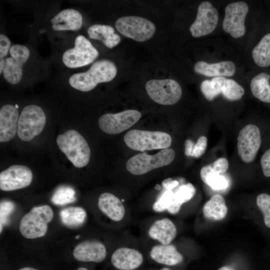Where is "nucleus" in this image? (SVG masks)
<instances>
[{
    "instance_id": "nucleus-33",
    "label": "nucleus",
    "mask_w": 270,
    "mask_h": 270,
    "mask_svg": "<svg viewBox=\"0 0 270 270\" xmlns=\"http://www.w3.org/2000/svg\"><path fill=\"white\" fill-rule=\"evenodd\" d=\"M206 184L214 190H223L228 185V178L220 174H210L200 177Z\"/></svg>"
},
{
    "instance_id": "nucleus-36",
    "label": "nucleus",
    "mask_w": 270,
    "mask_h": 270,
    "mask_svg": "<svg viewBox=\"0 0 270 270\" xmlns=\"http://www.w3.org/2000/svg\"><path fill=\"white\" fill-rule=\"evenodd\" d=\"M15 208L14 203L9 200H3L0 204V232L4 225L8 220L10 215L12 212Z\"/></svg>"
},
{
    "instance_id": "nucleus-21",
    "label": "nucleus",
    "mask_w": 270,
    "mask_h": 270,
    "mask_svg": "<svg viewBox=\"0 0 270 270\" xmlns=\"http://www.w3.org/2000/svg\"><path fill=\"white\" fill-rule=\"evenodd\" d=\"M177 230L174 223L169 218L156 220L150 226V237L162 244H170L176 235Z\"/></svg>"
},
{
    "instance_id": "nucleus-7",
    "label": "nucleus",
    "mask_w": 270,
    "mask_h": 270,
    "mask_svg": "<svg viewBox=\"0 0 270 270\" xmlns=\"http://www.w3.org/2000/svg\"><path fill=\"white\" fill-rule=\"evenodd\" d=\"M115 27L124 36L138 42L148 40L156 32V26L152 22L137 16L120 17L116 20Z\"/></svg>"
},
{
    "instance_id": "nucleus-42",
    "label": "nucleus",
    "mask_w": 270,
    "mask_h": 270,
    "mask_svg": "<svg viewBox=\"0 0 270 270\" xmlns=\"http://www.w3.org/2000/svg\"><path fill=\"white\" fill-rule=\"evenodd\" d=\"M218 270H234L228 266H224L219 268Z\"/></svg>"
},
{
    "instance_id": "nucleus-6",
    "label": "nucleus",
    "mask_w": 270,
    "mask_h": 270,
    "mask_svg": "<svg viewBox=\"0 0 270 270\" xmlns=\"http://www.w3.org/2000/svg\"><path fill=\"white\" fill-rule=\"evenodd\" d=\"M46 116L43 110L38 106L30 104L25 106L19 116L18 135L24 141H30L43 130Z\"/></svg>"
},
{
    "instance_id": "nucleus-31",
    "label": "nucleus",
    "mask_w": 270,
    "mask_h": 270,
    "mask_svg": "<svg viewBox=\"0 0 270 270\" xmlns=\"http://www.w3.org/2000/svg\"><path fill=\"white\" fill-rule=\"evenodd\" d=\"M256 202L262 214L263 225L270 232V194L264 192L259 194Z\"/></svg>"
},
{
    "instance_id": "nucleus-14",
    "label": "nucleus",
    "mask_w": 270,
    "mask_h": 270,
    "mask_svg": "<svg viewBox=\"0 0 270 270\" xmlns=\"http://www.w3.org/2000/svg\"><path fill=\"white\" fill-rule=\"evenodd\" d=\"M218 20V11L212 4L208 2H201L196 20L190 28L192 36L198 38L210 34L216 27Z\"/></svg>"
},
{
    "instance_id": "nucleus-9",
    "label": "nucleus",
    "mask_w": 270,
    "mask_h": 270,
    "mask_svg": "<svg viewBox=\"0 0 270 270\" xmlns=\"http://www.w3.org/2000/svg\"><path fill=\"white\" fill-rule=\"evenodd\" d=\"M146 90L150 98L162 105H172L180 98L182 90L180 84L172 79H154L146 84Z\"/></svg>"
},
{
    "instance_id": "nucleus-27",
    "label": "nucleus",
    "mask_w": 270,
    "mask_h": 270,
    "mask_svg": "<svg viewBox=\"0 0 270 270\" xmlns=\"http://www.w3.org/2000/svg\"><path fill=\"white\" fill-rule=\"evenodd\" d=\"M62 224L69 228H76L86 222V212L82 208L70 206L62 209L60 212Z\"/></svg>"
},
{
    "instance_id": "nucleus-30",
    "label": "nucleus",
    "mask_w": 270,
    "mask_h": 270,
    "mask_svg": "<svg viewBox=\"0 0 270 270\" xmlns=\"http://www.w3.org/2000/svg\"><path fill=\"white\" fill-rule=\"evenodd\" d=\"M244 90V88L232 79L224 78L222 94L227 100L234 101L242 98Z\"/></svg>"
},
{
    "instance_id": "nucleus-37",
    "label": "nucleus",
    "mask_w": 270,
    "mask_h": 270,
    "mask_svg": "<svg viewBox=\"0 0 270 270\" xmlns=\"http://www.w3.org/2000/svg\"><path fill=\"white\" fill-rule=\"evenodd\" d=\"M208 144V140L206 136H200L194 147L191 156L199 158L205 152Z\"/></svg>"
},
{
    "instance_id": "nucleus-24",
    "label": "nucleus",
    "mask_w": 270,
    "mask_h": 270,
    "mask_svg": "<svg viewBox=\"0 0 270 270\" xmlns=\"http://www.w3.org/2000/svg\"><path fill=\"white\" fill-rule=\"evenodd\" d=\"M90 38L102 42L106 47L112 48L120 42V36L114 33V28L110 26L96 24L87 30Z\"/></svg>"
},
{
    "instance_id": "nucleus-4",
    "label": "nucleus",
    "mask_w": 270,
    "mask_h": 270,
    "mask_svg": "<svg viewBox=\"0 0 270 270\" xmlns=\"http://www.w3.org/2000/svg\"><path fill=\"white\" fill-rule=\"evenodd\" d=\"M54 217L52 208L48 205L33 207L21 219L19 230L25 238L33 239L44 236L48 224Z\"/></svg>"
},
{
    "instance_id": "nucleus-35",
    "label": "nucleus",
    "mask_w": 270,
    "mask_h": 270,
    "mask_svg": "<svg viewBox=\"0 0 270 270\" xmlns=\"http://www.w3.org/2000/svg\"><path fill=\"white\" fill-rule=\"evenodd\" d=\"M166 190L154 202L152 208L156 212H163L167 210L174 202V191Z\"/></svg>"
},
{
    "instance_id": "nucleus-10",
    "label": "nucleus",
    "mask_w": 270,
    "mask_h": 270,
    "mask_svg": "<svg viewBox=\"0 0 270 270\" xmlns=\"http://www.w3.org/2000/svg\"><path fill=\"white\" fill-rule=\"evenodd\" d=\"M261 132L255 124H248L240 132L238 137V152L242 160L246 163L252 162L260 148Z\"/></svg>"
},
{
    "instance_id": "nucleus-5",
    "label": "nucleus",
    "mask_w": 270,
    "mask_h": 270,
    "mask_svg": "<svg viewBox=\"0 0 270 270\" xmlns=\"http://www.w3.org/2000/svg\"><path fill=\"white\" fill-rule=\"evenodd\" d=\"M174 157V151L170 148L162 149L154 155L140 153L128 160L126 168L132 174L142 175L155 168L169 164Z\"/></svg>"
},
{
    "instance_id": "nucleus-11",
    "label": "nucleus",
    "mask_w": 270,
    "mask_h": 270,
    "mask_svg": "<svg viewBox=\"0 0 270 270\" xmlns=\"http://www.w3.org/2000/svg\"><path fill=\"white\" fill-rule=\"evenodd\" d=\"M141 116V113L136 110H128L116 114H106L100 118L98 124L104 132L116 134L130 128Z\"/></svg>"
},
{
    "instance_id": "nucleus-38",
    "label": "nucleus",
    "mask_w": 270,
    "mask_h": 270,
    "mask_svg": "<svg viewBox=\"0 0 270 270\" xmlns=\"http://www.w3.org/2000/svg\"><path fill=\"white\" fill-rule=\"evenodd\" d=\"M260 165L263 176L266 178H270V148L262 154Z\"/></svg>"
},
{
    "instance_id": "nucleus-23",
    "label": "nucleus",
    "mask_w": 270,
    "mask_h": 270,
    "mask_svg": "<svg viewBox=\"0 0 270 270\" xmlns=\"http://www.w3.org/2000/svg\"><path fill=\"white\" fill-rule=\"evenodd\" d=\"M150 256L156 262L167 266L176 265L184 260L182 254L172 244L154 246L150 250Z\"/></svg>"
},
{
    "instance_id": "nucleus-41",
    "label": "nucleus",
    "mask_w": 270,
    "mask_h": 270,
    "mask_svg": "<svg viewBox=\"0 0 270 270\" xmlns=\"http://www.w3.org/2000/svg\"><path fill=\"white\" fill-rule=\"evenodd\" d=\"M194 144L191 140L188 139L186 141L184 153L186 156H191Z\"/></svg>"
},
{
    "instance_id": "nucleus-46",
    "label": "nucleus",
    "mask_w": 270,
    "mask_h": 270,
    "mask_svg": "<svg viewBox=\"0 0 270 270\" xmlns=\"http://www.w3.org/2000/svg\"><path fill=\"white\" fill-rule=\"evenodd\" d=\"M80 237V236L79 235H77V236H76L75 238H76V239H78V238Z\"/></svg>"
},
{
    "instance_id": "nucleus-25",
    "label": "nucleus",
    "mask_w": 270,
    "mask_h": 270,
    "mask_svg": "<svg viewBox=\"0 0 270 270\" xmlns=\"http://www.w3.org/2000/svg\"><path fill=\"white\" fill-rule=\"evenodd\" d=\"M228 207L224 198L219 194L212 196L204 206V216L212 220H220L226 216Z\"/></svg>"
},
{
    "instance_id": "nucleus-29",
    "label": "nucleus",
    "mask_w": 270,
    "mask_h": 270,
    "mask_svg": "<svg viewBox=\"0 0 270 270\" xmlns=\"http://www.w3.org/2000/svg\"><path fill=\"white\" fill-rule=\"evenodd\" d=\"M252 56L258 66L265 68L270 66V33L266 34L254 48Z\"/></svg>"
},
{
    "instance_id": "nucleus-3",
    "label": "nucleus",
    "mask_w": 270,
    "mask_h": 270,
    "mask_svg": "<svg viewBox=\"0 0 270 270\" xmlns=\"http://www.w3.org/2000/svg\"><path fill=\"white\" fill-rule=\"evenodd\" d=\"M124 140L128 148L140 152L168 148L172 140L170 136L166 132L140 130H130Z\"/></svg>"
},
{
    "instance_id": "nucleus-44",
    "label": "nucleus",
    "mask_w": 270,
    "mask_h": 270,
    "mask_svg": "<svg viewBox=\"0 0 270 270\" xmlns=\"http://www.w3.org/2000/svg\"><path fill=\"white\" fill-rule=\"evenodd\" d=\"M77 270H88V269L85 268H80Z\"/></svg>"
},
{
    "instance_id": "nucleus-8",
    "label": "nucleus",
    "mask_w": 270,
    "mask_h": 270,
    "mask_svg": "<svg viewBox=\"0 0 270 270\" xmlns=\"http://www.w3.org/2000/svg\"><path fill=\"white\" fill-rule=\"evenodd\" d=\"M98 55V52L88 40L79 35L75 39L74 47L64 52L62 60L68 68H78L92 63Z\"/></svg>"
},
{
    "instance_id": "nucleus-43",
    "label": "nucleus",
    "mask_w": 270,
    "mask_h": 270,
    "mask_svg": "<svg viewBox=\"0 0 270 270\" xmlns=\"http://www.w3.org/2000/svg\"><path fill=\"white\" fill-rule=\"evenodd\" d=\"M19 270H38L32 268H30V267H25V268H22L20 269Z\"/></svg>"
},
{
    "instance_id": "nucleus-15",
    "label": "nucleus",
    "mask_w": 270,
    "mask_h": 270,
    "mask_svg": "<svg viewBox=\"0 0 270 270\" xmlns=\"http://www.w3.org/2000/svg\"><path fill=\"white\" fill-rule=\"evenodd\" d=\"M32 180L30 169L22 165H12L0 173V188L12 191L28 186Z\"/></svg>"
},
{
    "instance_id": "nucleus-2",
    "label": "nucleus",
    "mask_w": 270,
    "mask_h": 270,
    "mask_svg": "<svg viewBox=\"0 0 270 270\" xmlns=\"http://www.w3.org/2000/svg\"><path fill=\"white\" fill-rule=\"evenodd\" d=\"M60 150L76 168H81L88 164L90 150L84 138L76 130H68L56 138Z\"/></svg>"
},
{
    "instance_id": "nucleus-13",
    "label": "nucleus",
    "mask_w": 270,
    "mask_h": 270,
    "mask_svg": "<svg viewBox=\"0 0 270 270\" xmlns=\"http://www.w3.org/2000/svg\"><path fill=\"white\" fill-rule=\"evenodd\" d=\"M248 12V6L244 2L228 4L225 8V16L222 22L224 30L234 38L242 36L246 32L244 20Z\"/></svg>"
},
{
    "instance_id": "nucleus-39",
    "label": "nucleus",
    "mask_w": 270,
    "mask_h": 270,
    "mask_svg": "<svg viewBox=\"0 0 270 270\" xmlns=\"http://www.w3.org/2000/svg\"><path fill=\"white\" fill-rule=\"evenodd\" d=\"M11 47L9 38L4 34H0V60H4Z\"/></svg>"
},
{
    "instance_id": "nucleus-12",
    "label": "nucleus",
    "mask_w": 270,
    "mask_h": 270,
    "mask_svg": "<svg viewBox=\"0 0 270 270\" xmlns=\"http://www.w3.org/2000/svg\"><path fill=\"white\" fill-rule=\"evenodd\" d=\"M10 56L5 59L2 72L4 79L12 84L18 83L22 76V67L30 54L29 49L25 46L14 44L11 46Z\"/></svg>"
},
{
    "instance_id": "nucleus-45",
    "label": "nucleus",
    "mask_w": 270,
    "mask_h": 270,
    "mask_svg": "<svg viewBox=\"0 0 270 270\" xmlns=\"http://www.w3.org/2000/svg\"><path fill=\"white\" fill-rule=\"evenodd\" d=\"M160 270H171L168 268H162Z\"/></svg>"
},
{
    "instance_id": "nucleus-17",
    "label": "nucleus",
    "mask_w": 270,
    "mask_h": 270,
    "mask_svg": "<svg viewBox=\"0 0 270 270\" xmlns=\"http://www.w3.org/2000/svg\"><path fill=\"white\" fill-rule=\"evenodd\" d=\"M18 112L16 106L5 104L0 110V142L12 139L18 130Z\"/></svg>"
},
{
    "instance_id": "nucleus-34",
    "label": "nucleus",
    "mask_w": 270,
    "mask_h": 270,
    "mask_svg": "<svg viewBox=\"0 0 270 270\" xmlns=\"http://www.w3.org/2000/svg\"><path fill=\"white\" fill-rule=\"evenodd\" d=\"M228 168V160L224 158H220L213 163L202 167L200 171V176L202 177L210 174H224Z\"/></svg>"
},
{
    "instance_id": "nucleus-28",
    "label": "nucleus",
    "mask_w": 270,
    "mask_h": 270,
    "mask_svg": "<svg viewBox=\"0 0 270 270\" xmlns=\"http://www.w3.org/2000/svg\"><path fill=\"white\" fill-rule=\"evenodd\" d=\"M196 188L190 183L181 185L174 192V204L167 210L171 214L179 212L182 205L191 200L196 194Z\"/></svg>"
},
{
    "instance_id": "nucleus-18",
    "label": "nucleus",
    "mask_w": 270,
    "mask_h": 270,
    "mask_svg": "<svg viewBox=\"0 0 270 270\" xmlns=\"http://www.w3.org/2000/svg\"><path fill=\"white\" fill-rule=\"evenodd\" d=\"M143 260V256L138 250L126 247L116 249L111 258L113 266L120 270H135L142 264Z\"/></svg>"
},
{
    "instance_id": "nucleus-1",
    "label": "nucleus",
    "mask_w": 270,
    "mask_h": 270,
    "mask_svg": "<svg viewBox=\"0 0 270 270\" xmlns=\"http://www.w3.org/2000/svg\"><path fill=\"white\" fill-rule=\"evenodd\" d=\"M116 74V64L110 60L104 59L96 62L86 72L72 74L68 82L73 88L86 92L93 90L100 83L112 81Z\"/></svg>"
},
{
    "instance_id": "nucleus-19",
    "label": "nucleus",
    "mask_w": 270,
    "mask_h": 270,
    "mask_svg": "<svg viewBox=\"0 0 270 270\" xmlns=\"http://www.w3.org/2000/svg\"><path fill=\"white\" fill-rule=\"evenodd\" d=\"M82 21L80 12L72 8L61 10L50 20L52 28L56 31L78 30L81 28Z\"/></svg>"
},
{
    "instance_id": "nucleus-22",
    "label": "nucleus",
    "mask_w": 270,
    "mask_h": 270,
    "mask_svg": "<svg viewBox=\"0 0 270 270\" xmlns=\"http://www.w3.org/2000/svg\"><path fill=\"white\" fill-rule=\"evenodd\" d=\"M196 72L206 76H232L236 72L234 64L231 61H222L208 64L204 61H198L194 66Z\"/></svg>"
},
{
    "instance_id": "nucleus-32",
    "label": "nucleus",
    "mask_w": 270,
    "mask_h": 270,
    "mask_svg": "<svg viewBox=\"0 0 270 270\" xmlns=\"http://www.w3.org/2000/svg\"><path fill=\"white\" fill-rule=\"evenodd\" d=\"M76 200L74 190L68 186H62L54 193L51 200L57 206H64L75 202Z\"/></svg>"
},
{
    "instance_id": "nucleus-40",
    "label": "nucleus",
    "mask_w": 270,
    "mask_h": 270,
    "mask_svg": "<svg viewBox=\"0 0 270 270\" xmlns=\"http://www.w3.org/2000/svg\"><path fill=\"white\" fill-rule=\"evenodd\" d=\"M178 182L176 180H173L171 178L164 180L162 182V187L168 190H172L176 188L178 185Z\"/></svg>"
},
{
    "instance_id": "nucleus-20",
    "label": "nucleus",
    "mask_w": 270,
    "mask_h": 270,
    "mask_svg": "<svg viewBox=\"0 0 270 270\" xmlns=\"http://www.w3.org/2000/svg\"><path fill=\"white\" fill-rule=\"evenodd\" d=\"M98 205L100 211L113 221L120 222L124 216L126 210L124 204L112 194H102L98 198Z\"/></svg>"
},
{
    "instance_id": "nucleus-16",
    "label": "nucleus",
    "mask_w": 270,
    "mask_h": 270,
    "mask_svg": "<svg viewBox=\"0 0 270 270\" xmlns=\"http://www.w3.org/2000/svg\"><path fill=\"white\" fill-rule=\"evenodd\" d=\"M74 258L82 262H100L104 260L106 250L104 245L96 240H87L78 244L73 251Z\"/></svg>"
},
{
    "instance_id": "nucleus-26",
    "label": "nucleus",
    "mask_w": 270,
    "mask_h": 270,
    "mask_svg": "<svg viewBox=\"0 0 270 270\" xmlns=\"http://www.w3.org/2000/svg\"><path fill=\"white\" fill-rule=\"evenodd\" d=\"M270 74L261 72L251 80L250 87L253 96L260 101L270 104Z\"/></svg>"
}]
</instances>
